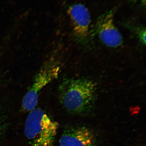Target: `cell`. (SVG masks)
I'll use <instances>...</instances> for the list:
<instances>
[{
  "label": "cell",
  "instance_id": "cell-1",
  "mask_svg": "<svg viewBox=\"0 0 146 146\" xmlns=\"http://www.w3.org/2000/svg\"><path fill=\"white\" fill-rule=\"evenodd\" d=\"M96 87L92 81L86 78L67 80L60 88L62 105L72 113L82 114L92 107L96 98Z\"/></svg>",
  "mask_w": 146,
  "mask_h": 146
},
{
  "label": "cell",
  "instance_id": "cell-2",
  "mask_svg": "<svg viewBox=\"0 0 146 146\" xmlns=\"http://www.w3.org/2000/svg\"><path fill=\"white\" fill-rule=\"evenodd\" d=\"M58 127L57 122L36 108L27 117L24 133L30 146H54Z\"/></svg>",
  "mask_w": 146,
  "mask_h": 146
},
{
  "label": "cell",
  "instance_id": "cell-6",
  "mask_svg": "<svg viewBox=\"0 0 146 146\" xmlns=\"http://www.w3.org/2000/svg\"><path fill=\"white\" fill-rule=\"evenodd\" d=\"M94 133L85 127L71 128L66 130L60 140V146H96Z\"/></svg>",
  "mask_w": 146,
  "mask_h": 146
},
{
  "label": "cell",
  "instance_id": "cell-3",
  "mask_svg": "<svg viewBox=\"0 0 146 146\" xmlns=\"http://www.w3.org/2000/svg\"><path fill=\"white\" fill-rule=\"evenodd\" d=\"M62 67V62L57 54L46 60L35 78L23 99V110L30 111L37 105L39 95L43 88L59 76Z\"/></svg>",
  "mask_w": 146,
  "mask_h": 146
},
{
  "label": "cell",
  "instance_id": "cell-5",
  "mask_svg": "<svg viewBox=\"0 0 146 146\" xmlns=\"http://www.w3.org/2000/svg\"><path fill=\"white\" fill-rule=\"evenodd\" d=\"M75 37L78 42L86 41L89 33L91 23L90 13L88 9L81 3L73 5L67 10Z\"/></svg>",
  "mask_w": 146,
  "mask_h": 146
},
{
  "label": "cell",
  "instance_id": "cell-7",
  "mask_svg": "<svg viewBox=\"0 0 146 146\" xmlns=\"http://www.w3.org/2000/svg\"><path fill=\"white\" fill-rule=\"evenodd\" d=\"M138 33V36L140 40L142 43L145 44L146 43V30L145 29H141Z\"/></svg>",
  "mask_w": 146,
  "mask_h": 146
},
{
  "label": "cell",
  "instance_id": "cell-4",
  "mask_svg": "<svg viewBox=\"0 0 146 146\" xmlns=\"http://www.w3.org/2000/svg\"><path fill=\"white\" fill-rule=\"evenodd\" d=\"M116 8L111 9L98 17L96 30L100 40L107 46L116 48L123 45V36L115 25L114 15Z\"/></svg>",
  "mask_w": 146,
  "mask_h": 146
}]
</instances>
